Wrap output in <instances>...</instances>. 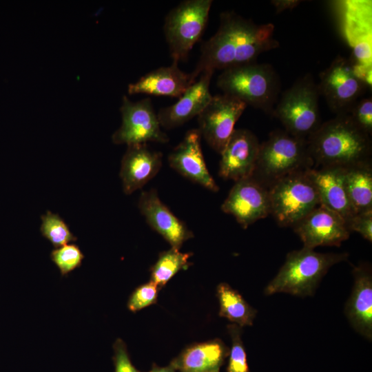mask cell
I'll list each match as a JSON object with an SVG mask.
<instances>
[{"label": "cell", "mask_w": 372, "mask_h": 372, "mask_svg": "<svg viewBox=\"0 0 372 372\" xmlns=\"http://www.w3.org/2000/svg\"><path fill=\"white\" fill-rule=\"evenodd\" d=\"M274 30L271 23L258 24L234 11L221 12L216 32L201 45L192 78L196 80L206 71L256 62L260 54L278 48Z\"/></svg>", "instance_id": "1"}, {"label": "cell", "mask_w": 372, "mask_h": 372, "mask_svg": "<svg viewBox=\"0 0 372 372\" xmlns=\"http://www.w3.org/2000/svg\"><path fill=\"white\" fill-rule=\"evenodd\" d=\"M370 136L349 114L337 115L322 123L307 138L313 167H349L371 161Z\"/></svg>", "instance_id": "2"}, {"label": "cell", "mask_w": 372, "mask_h": 372, "mask_svg": "<svg viewBox=\"0 0 372 372\" xmlns=\"http://www.w3.org/2000/svg\"><path fill=\"white\" fill-rule=\"evenodd\" d=\"M313 167L307 140L274 130L260 143L252 177L269 189L282 178Z\"/></svg>", "instance_id": "3"}, {"label": "cell", "mask_w": 372, "mask_h": 372, "mask_svg": "<svg viewBox=\"0 0 372 372\" xmlns=\"http://www.w3.org/2000/svg\"><path fill=\"white\" fill-rule=\"evenodd\" d=\"M217 86L223 94L272 115L278 101L280 81L271 65L256 61L223 70L217 79Z\"/></svg>", "instance_id": "4"}, {"label": "cell", "mask_w": 372, "mask_h": 372, "mask_svg": "<svg viewBox=\"0 0 372 372\" xmlns=\"http://www.w3.org/2000/svg\"><path fill=\"white\" fill-rule=\"evenodd\" d=\"M347 253H318L302 247L289 252L277 275L265 289V295L287 293L302 297L311 296L328 270L345 260Z\"/></svg>", "instance_id": "5"}, {"label": "cell", "mask_w": 372, "mask_h": 372, "mask_svg": "<svg viewBox=\"0 0 372 372\" xmlns=\"http://www.w3.org/2000/svg\"><path fill=\"white\" fill-rule=\"evenodd\" d=\"M318 84L307 74L285 90L272 115L289 134L307 139L321 125Z\"/></svg>", "instance_id": "6"}, {"label": "cell", "mask_w": 372, "mask_h": 372, "mask_svg": "<svg viewBox=\"0 0 372 372\" xmlns=\"http://www.w3.org/2000/svg\"><path fill=\"white\" fill-rule=\"evenodd\" d=\"M309 169L287 176L268 189L270 214L279 226L292 227L320 205Z\"/></svg>", "instance_id": "7"}, {"label": "cell", "mask_w": 372, "mask_h": 372, "mask_svg": "<svg viewBox=\"0 0 372 372\" xmlns=\"http://www.w3.org/2000/svg\"><path fill=\"white\" fill-rule=\"evenodd\" d=\"M212 0H185L166 15L163 31L172 61H185L207 26Z\"/></svg>", "instance_id": "8"}, {"label": "cell", "mask_w": 372, "mask_h": 372, "mask_svg": "<svg viewBox=\"0 0 372 372\" xmlns=\"http://www.w3.org/2000/svg\"><path fill=\"white\" fill-rule=\"evenodd\" d=\"M120 111L122 123L112 135L114 143L129 146L148 142H168L169 138L161 130L149 98L132 101L124 96Z\"/></svg>", "instance_id": "9"}, {"label": "cell", "mask_w": 372, "mask_h": 372, "mask_svg": "<svg viewBox=\"0 0 372 372\" xmlns=\"http://www.w3.org/2000/svg\"><path fill=\"white\" fill-rule=\"evenodd\" d=\"M320 79L319 94L337 115L349 114L367 87L355 76L352 60L340 56L320 73Z\"/></svg>", "instance_id": "10"}, {"label": "cell", "mask_w": 372, "mask_h": 372, "mask_svg": "<svg viewBox=\"0 0 372 372\" xmlns=\"http://www.w3.org/2000/svg\"><path fill=\"white\" fill-rule=\"evenodd\" d=\"M247 105L227 94L212 96L198 117V130L208 145L220 154Z\"/></svg>", "instance_id": "11"}, {"label": "cell", "mask_w": 372, "mask_h": 372, "mask_svg": "<svg viewBox=\"0 0 372 372\" xmlns=\"http://www.w3.org/2000/svg\"><path fill=\"white\" fill-rule=\"evenodd\" d=\"M221 209L244 229L270 214L269 190L252 177L235 182Z\"/></svg>", "instance_id": "12"}, {"label": "cell", "mask_w": 372, "mask_h": 372, "mask_svg": "<svg viewBox=\"0 0 372 372\" xmlns=\"http://www.w3.org/2000/svg\"><path fill=\"white\" fill-rule=\"evenodd\" d=\"M303 247L337 246L347 240L350 231L346 221L337 213L320 205L293 227Z\"/></svg>", "instance_id": "13"}, {"label": "cell", "mask_w": 372, "mask_h": 372, "mask_svg": "<svg viewBox=\"0 0 372 372\" xmlns=\"http://www.w3.org/2000/svg\"><path fill=\"white\" fill-rule=\"evenodd\" d=\"M344 6V34L353 50V62L372 66V1L346 0Z\"/></svg>", "instance_id": "14"}, {"label": "cell", "mask_w": 372, "mask_h": 372, "mask_svg": "<svg viewBox=\"0 0 372 372\" xmlns=\"http://www.w3.org/2000/svg\"><path fill=\"white\" fill-rule=\"evenodd\" d=\"M260 143L249 130H234L220 154L219 176L235 182L249 178L254 172Z\"/></svg>", "instance_id": "15"}, {"label": "cell", "mask_w": 372, "mask_h": 372, "mask_svg": "<svg viewBox=\"0 0 372 372\" xmlns=\"http://www.w3.org/2000/svg\"><path fill=\"white\" fill-rule=\"evenodd\" d=\"M201 137L198 129L189 130L169 154V165L183 176L216 192L219 187L206 166L200 145Z\"/></svg>", "instance_id": "16"}, {"label": "cell", "mask_w": 372, "mask_h": 372, "mask_svg": "<svg viewBox=\"0 0 372 372\" xmlns=\"http://www.w3.org/2000/svg\"><path fill=\"white\" fill-rule=\"evenodd\" d=\"M138 207L147 224L172 247L180 249L186 240L194 237L187 225L161 200L155 189L143 192Z\"/></svg>", "instance_id": "17"}, {"label": "cell", "mask_w": 372, "mask_h": 372, "mask_svg": "<svg viewBox=\"0 0 372 372\" xmlns=\"http://www.w3.org/2000/svg\"><path fill=\"white\" fill-rule=\"evenodd\" d=\"M214 72H203L177 102L160 109L157 116L162 127H179L200 114L212 98L209 86Z\"/></svg>", "instance_id": "18"}, {"label": "cell", "mask_w": 372, "mask_h": 372, "mask_svg": "<svg viewBox=\"0 0 372 372\" xmlns=\"http://www.w3.org/2000/svg\"><path fill=\"white\" fill-rule=\"evenodd\" d=\"M161 165L162 154L147 144L127 146L119 173L124 193L129 195L143 187L157 174Z\"/></svg>", "instance_id": "19"}, {"label": "cell", "mask_w": 372, "mask_h": 372, "mask_svg": "<svg viewBox=\"0 0 372 372\" xmlns=\"http://www.w3.org/2000/svg\"><path fill=\"white\" fill-rule=\"evenodd\" d=\"M344 169L341 167H313L309 176L316 188L320 205L339 214L346 223L356 213L347 191Z\"/></svg>", "instance_id": "20"}, {"label": "cell", "mask_w": 372, "mask_h": 372, "mask_svg": "<svg viewBox=\"0 0 372 372\" xmlns=\"http://www.w3.org/2000/svg\"><path fill=\"white\" fill-rule=\"evenodd\" d=\"M178 64L172 61L169 66L145 74L135 83L129 84L128 93L179 98L196 80L191 73L182 71Z\"/></svg>", "instance_id": "21"}, {"label": "cell", "mask_w": 372, "mask_h": 372, "mask_svg": "<svg viewBox=\"0 0 372 372\" xmlns=\"http://www.w3.org/2000/svg\"><path fill=\"white\" fill-rule=\"evenodd\" d=\"M354 286L347 303L346 314L353 328L369 340L372 338V276L368 265L353 271Z\"/></svg>", "instance_id": "22"}, {"label": "cell", "mask_w": 372, "mask_h": 372, "mask_svg": "<svg viewBox=\"0 0 372 372\" xmlns=\"http://www.w3.org/2000/svg\"><path fill=\"white\" fill-rule=\"evenodd\" d=\"M229 353L220 340L214 339L187 347L169 364L179 372H219Z\"/></svg>", "instance_id": "23"}, {"label": "cell", "mask_w": 372, "mask_h": 372, "mask_svg": "<svg viewBox=\"0 0 372 372\" xmlns=\"http://www.w3.org/2000/svg\"><path fill=\"white\" fill-rule=\"evenodd\" d=\"M344 178L349 198L355 213L371 210V161L345 167Z\"/></svg>", "instance_id": "24"}, {"label": "cell", "mask_w": 372, "mask_h": 372, "mask_svg": "<svg viewBox=\"0 0 372 372\" xmlns=\"http://www.w3.org/2000/svg\"><path fill=\"white\" fill-rule=\"evenodd\" d=\"M219 302V316L240 327L251 326L257 311L251 307L238 293L227 283H220L216 289Z\"/></svg>", "instance_id": "25"}, {"label": "cell", "mask_w": 372, "mask_h": 372, "mask_svg": "<svg viewBox=\"0 0 372 372\" xmlns=\"http://www.w3.org/2000/svg\"><path fill=\"white\" fill-rule=\"evenodd\" d=\"M192 255L190 252L183 253L173 247L161 252L150 269V281L159 288L163 287L178 271L188 268L191 265L189 258Z\"/></svg>", "instance_id": "26"}, {"label": "cell", "mask_w": 372, "mask_h": 372, "mask_svg": "<svg viewBox=\"0 0 372 372\" xmlns=\"http://www.w3.org/2000/svg\"><path fill=\"white\" fill-rule=\"evenodd\" d=\"M41 235L55 248L77 240V238L71 232L69 226L59 214L48 210L41 216Z\"/></svg>", "instance_id": "27"}, {"label": "cell", "mask_w": 372, "mask_h": 372, "mask_svg": "<svg viewBox=\"0 0 372 372\" xmlns=\"http://www.w3.org/2000/svg\"><path fill=\"white\" fill-rule=\"evenodd\" d=\"M231 340L227 372H249L246 351L241 339V327L236 324L227 326Z\"/></svg>", "instance_id": "28"}, {"label": "cell", "mask_w": 372, "mask_h": 372, "mask_svg": "<svg viewBox=\"0 0 372 372\" xmlns=\"http://www.w3.org/2000/svg\"><path fill=\"white\" fill-rule=\"evenodd\" d=\"M50 258L64 276L81 265L84 255L76 245L67 244L52 250Z\"/></svg>", "instance_id": "29"}, {"label": "cell", "mask_w": 372, "mask_h": 372, "mask_svg": "<svg viewBox=\"0 0 372 372\" xmlns=\"http://www.w3.org/2000/svg\"><path fill=\"white\" fill-rule=\"evenodd\" d=\"M158 288V285L152 281L138 286L128 299L127 307L129 310L136 312L156 303Z\"/></svg>", "instance_id": "30"}, {"label": "cell", "mask_w": 372, "mask_h": 372, "mask_svg": "<svg viewBox=\"0 0 372 372\" xmlns=\"http://www.w3.org/2000/svg\"><path fill=\"white\" fill-rule=\"evenodd\" d=\"M349 114L355 123L369 135L372 134V99L364 98L358 101Z\"/></svg>", "instance_id": "31"}, {"label": "cell", "mask_w": 372, "mask_h": 372, "mask_svg": "<svg viewBox=\"0 0 372 372\" xmlns=\"http://www.w3.org/2000/svg\"><path fill=\"white\" fill-rule=\"evenodd\" d=\"M347 225L350 232H358L372 242V209L355 214L347 222Z\"/></svg>", "instance_id": "32"}, {"label": "cell", "mask_w": 372, "mask_h": 372, "mask_svg": "<svg viewBox=\"0 0 372 372\" xmlns=\"http://www.w3.org/2000/svg\"><path fill=\"white\" fill-rule=\"evenodd\" d=\"M113 349L115 372H140L132 363L126 344L121 338L116 340Z\"/></svg>", "instance_id": "33"}, {"label": "cell", "mask_w": 372, "mask_h": 372, "mask_svg": "<svg viewBox=\"0 0 372 372\" xmlns=\"http://www.w3.org/2000/svg\"><path fill=\"white\" fill-rule=\"evenodd\" d=\"M353 71L355 76L358 79L363 82L366 86L371 87L372 66H366L353 62Z\"/></svg>", "instance_id": "34"}, {"label": "cell", "mask_w": 372, "mask_h": 372, "mask_svg": "<svg viewBox=\"0 0 372 372\" xmlns=\"http://www.w3.org/2000/svg\"><path fill=\"white\" fill-rule=\"evenodd\" d=\"M302 1L299 0H272L271 3L274 6L276 14L285 10H292L298 6Z\"/></svg>", "instance_id": "35"}, {"label": "cell", "mask_w": 372, "mask_h": 372, "mask_svg": "<svg viewBox=\"0 0 372 372\" xmlns=\"http://www.w3.org/2000/svg\"><path fill=\"white\" fill-rule=\"evenodd\" d=\"M148 372H176V370L170 364L162 367L153 364L152 369Z\"/></svg>", "instance_id": "36"}]
</instances>
